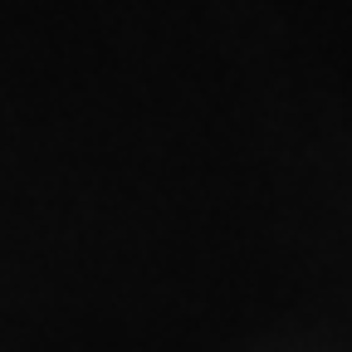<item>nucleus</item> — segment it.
Listing matches in <instances>:
<instances>
[]
</instances>
